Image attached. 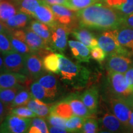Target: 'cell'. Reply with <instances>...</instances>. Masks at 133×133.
Segmentation results:
<instances>
[{"label":"cell","instance_id":"cell-1","mask_svg":"<svg viewBox=\"0 0 133 133\" xmlns=\"http://www.w3.org/2000/svg\"><path fill=\"white\" fill-rule=\"evenodd\" d=\"M124 16L107 4L99 3L76 11L79 27L97 30L118 29L122 25Z\"/></svg>","mask_w":133,"mask_h":133},{"label":"cell","instance_id":"cell-2","mask_svg":"<svg viewBox=\"0 0 133 133\" xmlns=\"http://www.w3.org/2000/svg\"><path fill=\"white\" fill-rule=\"evenodd\" d=\"M59 74L61 79L67 86L75 90H80L91 81V72L87 68L68 59L63 54H59Z\"/></svg>","mask_w":133,"mask_h":133},{"label":"cell","instance_id":"cell-3","mask_svg":"<svg viewBox=\"0 0 133 133\" xmlns=\"http://www.w3.org/2000/svg\"><path fill=\"white\" fill-rule=\"evenodd\" d=\"M107 82L109 96L123 99L131 107L133 103V89L126 81L124 75L108 71Z\"/></svg>","mask_w":133,"mask_h":133},{"label":"cell","instance_id":"cell-4","mask_svg":"<svg viewBox=\"0 0 133 133\" xmlns=\"http://www.w3.org/2000/svg\"><path fill=\"white\" fill-rule=\"evenodd\" d=\"M98 44L107 54H120L131 57V55L119 44L116 36V30H109L102 31L98 36Z\"/></svg>","mask_w":133,"mask_h":133},{"label":"cell","instance_id":"cell-5","mask_svg":"<svg viewBox=\"0 0 133 133\" xmlns=\"http://www.w3.org/2000/svg\"><path fill=\"white\" fill-rule=\"evenodd\" d=\"M31 121V118L21 117L9 114L0 125V132H28Z\"/></svg>","mask_w":133,"mask_h":133},{"label":"cell","instance_id":"cell-6","mask_svg":"<svg viewBox=\"0 0 133 133\" xmlns=\"http://www.w3.org/2000/svg\"><path fill=\"white\" fill-rule=\"evenodd\" d=\"M108 101L111 112L119 119L128 131V127L132 110L130 105L123 99L112 96H109Z\"/></svg>","mask_w":133,"mask_h":133},{"label":"cell","instance_id":"cell-7","mask_svg":"<svg viewBox=\"0 0 133 133\" xmlns=\"http://www.w3.org/2000/svg\"><path fill=\"white\" fill-rule=\"evenodd\" d=\"M54 13L56 21L61 25H64L71 30L78 28L76 11H73L65 6L61 4L49 5Z\"/></svg>","mask_w":133,"mask_h":133},{"label":"cell","instance_id":"cell-8","mask_svg":"<svg viewBox=\"0 0 133 133\" xmlns=\"http://www.w3.org/2000/svg\"><path fill=\"white\" fill-rule=\"evenodd\" d=\"M50 29L51 30V49L52 51L64 52L67 46L68 36L72 31L71 29L59 23Z\"/></svg>","mask_w":133,"mask_h":133},{"label":"cell","instance_id":"cell-9","mask_svg":"<svg viewBox=\"0 0 133 133\" xmlns=\"http://www.w3.org/2000/svg\"><path fill=\"white\" fill-rule=\"evenodd\" d=\"M22 74L35 80L46 74L42 58L35 53H30L25 57L24 69Z\"/></svg>","mask_w":133,"mask_h":133},{"label":"cell","instance_id":"cell-10","mask_svg":"<svg viewBox=\"0 0 133 133\" xmlns=\"http://www.w3.org/2000/svg\"><path fill=\"white\" fill-rule=\"evenodd\" d=\"M33 81L22 73L3 71L0 73V89L12 88L19 84L29 88Z\"/></svg>","mask_w":133,"mask_h":133},{"label":"cell","instance_id":"cell-11","mask_svg":"<svg viewBox=\"0 0 133 133\" xmlns=\"http://www.w3.org/2000/svg\"><path fill=\"white\" fill-rule=\"evenodd\" d=\"M25 32L26 43L31 52L35 53L39 57L43 58L48 53L52 52V50L46 41L31 30L29 26L26 28Z\"/></svg>","mask_w":133,"mask_h":133},{"label":"cell","instance_id":"cell-12","mask_svg":"<svg viewBox=\"0 0 133 133\" xmlns=\"http://www.w3.org/2000/svg\"><path fill=\"white\" fill-rule=\"evenodd\" d=\"M133 64L129 56L120 54H109L105 62L107 71L123 74Z\"/></svg>","mask_w":133,"mask_h":133},{"label":"cell","instance_id":"cell-13","mask_svg":"<svg viewBox=\"0 0 133 133\" xmlns=\"http://www.w3.org/2000/svg\"><path fill=\"white\" fill-rule=\"evenodd\" d=\"M100 127L101 130L109 132H124L126 130L119 120L112 112L105 108L100 118Z\"/></svg>","mask_w":133,"mask_h":133},{"label":"cell","instance_id":"cell-14","mask_svg":"<svg viewBox=\"0 0 133 133\" xmlns=\"http://www.w3.org/2000/svg\"><path fill=\"white\" fill-rule=\"evenodd\" d=\"M25 57V55L20 54L16 51L3 55V71L22 74L24 69Z\"/></svg>","mask_w":133,"mask_h":133},{"label":"cell","instance_id":"cell-15","mask_svg":"<svg viewBox=\"0 0 133 133\" xmlns=\"http://www.w3.org/2000/svg\"><path fill=\"white\" fill-rule=\"evenodd\" d=\"M8 35L14 51L23 55L31 53L26 43L25 30L20 29L12 30L8 31Z\"/></svg>","mask_w":133,"mask_h":133},{"label":"cell","instance_id":"cell-16","mask_svg":"<svg viewBox=\"0 0 133 133\" xmlns=\"http://www.w3.org/2000/svg\"><path fill=\"white\" fill-rule=\"evenodd\" d=\"M33 17L35 18L40 22L46 24L49 27H52L58 23L49 5L43 1L36 8Z\"/></svg>","mask_w":133,"mask_h":133},{"label":"cell","instance_id":"cell-17","mask_svg":"<svg viewBox=\"0 0 133 133\" xmlns=\"http://www.w3.org/2000/svg\"><path fill=\"white\" fill-rule=\"evenodd\" d=\"M37 81L47 91L51 101L59 95V83L54 75L44 74L37 79Z\"/></svg>","mask_w":133,"mask_h":133},{"label":"cell","instance_id":"cell-18","mask_svg":"<svg viewBox=\"0 0 133 133\" xmlns=\"http://www.w3.org/2000/svg\"><path fill=\"white\" fill-rule=\"evenodd\" d=\"M79 97L93 114L97 113L99 105V90L96 86L88 88L79 96Z\"/></svg>","mask_w":133,"mask_h":133},{"label":"cell","instance_id":"cell-19","mask_svg":"<svg viewBox=\"0 0 133 133\" xmlns=\"http://www.w3.org/2000/svg\"><path fill=\"white\" fill-rule=\"evenodd\" d=\"M68 43L73 56L79 62H89L91 57L89 48L79 41L70 40Z\"/></svg>","mask_w":133,"mask_h":133},{"label":"cell","instance_id":"cell-20","mask_svg":"<svg viewBox=\"0 0 133 133\" xmlns=\"http://www.w3.org/2000/svg\"><path fill=\"white\" fill-rule=\"evenodd\" d=\"M116 36L120 45L129 53L133 55V29L121 26L116 29Z\"/></svg>","mask_w":133,"mask_h":133},{"label":"cell","instance_id":"cell-21","mask_svg":"<svg viewBox=\"0 0 133 133\" xmlns=\"http://www.w3.org/2000/svg\"><path fill=\"white\" fill-rule=\"evenodd\" d=\"M71 106L73 112L75 115L81 117H91L94 114L89 110L81 101L79 96L73 94L64 99Z\"/></svg>","mask_w":133,"mask_h":133},{"label":"cell","instance_id":"cell-22","mask_svg":"<svg viewBox=\"0 0 133 133\" xmlns=\"http://www.w3.org/2000/svg\"><path fill=\"white\" fill-rule=\"evenodd\" d=\"M71 33L75 39L83 43L90 49L99 46L97 38H96L94 34L87 29L81 27L77 28L74 30Z\"/></svg>","mask_w":133,"mask_h":133},{"label":"cell","instance_id":"cell-23","mask_svg":"<svg viewBox=\"0 0 133 133\" xmlns=\"http://www.w3.org/2000/svg\"><path fill=\"white\" fill-rule=\"evenodd\" d=\"M52 105L48 104L41 100L32 98L26 104V107L35 113L37 116H39L43 118H46L50 114Z\"/></svg>","mask_w":133,"mask_h":133},{"label":"cell","instance_id":"cell-24","mask_svg":"<svg viewBox=\"0 0 133 133\" xmlns=\"http://www.w3.org/2000/svg\"><path fill=\"white\" fill-rule=\"evenodd\" d=\"M30 17L29 15L20 12L10 17L4 23L9 30L23 29L29 24L30 19Z\"/></svg>","mask_w":133,"mask_h":133},{"label":"cell","instance_id":"cell-25","mask_svg":"<svg viewBox=\"0 0 133 133\" xmlns=\"http://www.w3.org/2000/svg\"><path fill=\"white\" fill-rule=\"evenodd\" d=\"M29 27L31 30L44 39L51 48V30L49 26L38 21H33L30 24Z\"/></svg>","mask_w":133,"mask_h":133},{"label":"cell","instance_id":"cell-26","mask_svg":"<svg viewBox=\"0 0 133 133\" xmlns=\"http://www.w3.org/2000/svg\"><path fill=\"white\" fill-rule=\"evenodd\" d=\"M110 7L118 11L124 16L133 13V0H105Z\"/></svg>","mask_w":133,"mask_h":133},{"label":"cell","instance_id":"cell-27","mask_svg":"<svg viewBox=\"0 0 133 133\" xmlns=\"http://www.w3.org/2000/svg\"><path fill=\"white\" fill-rule=\"evenodd\" d=\"M20 12L33 17L35 10L42 0H12Z\"/></svg>","mask_w":133,"mask_h":133},{"label":"cell","instance_id":"cell-28","mask_svg":"<svg viewBox=\"0 0 133 133\" xmlns=\"http://www.w3.org/2000/svg\"><path fill=\"white\" fill-rule=\"evenodd\" d=\"M42 61L46 71L52 74H59V54L52 52L48 53L42 58Z\"/></svg>","mask_w":133,"mask_h":133},{"label":"cell","instance_id":"cell-29","mask_svg":"<svg viewBox=\"0 0 133 133\" xmlns=\"http://www.w3.org/2000/svg\"><path fill=\"white\" fill-rule=\"evenodd\" d=\"M65 119L75 115L70 104L64 99L57 104L52 105L51 112Z\"/></svg>","mask_w":133,"mask_h":133},{"label":"cell","instance_id":"cell-30","mask_svg":"<svg viewBox=\"0 0 133 133\" xmlns=\"http://www.w3.org/2000/svg\"><path fill=\"white\" fill-rule=\"evenodd\" d=\"M17 8L12 0L0 1V21L5 22L17 13Z\"/></svg>","mask_w":133,"mask_h":133},{"label":"cell","instance_id":"cell-31","mask_svg":"<svg viewBox=\"0 0 133 133\" xmlns=\"http://www.w3.org/2000/svg\"><path fill=\"white\" fill-rule=\"evenodd\" d=\"M24 88L25 87L21 84H19L12 88L0 89V100L11 109V104L17 94Z\"/></svg>","mask_w":133,"mask_h":133},{"label":"cell","instance_id":"cell-32","mask_svg":"<svg viewBox=\"0 0 133 133\" xmlns=\"http://www.w3.org/2000/svg\"><path fill=\"white\" fill-rule=\"evenodd\" d=\"M29 90L33 98L41 100L44 102H50L51 99L47 91L37 81H33L29 87Z\"/></svg>","mask_w":133,"mask_h":133},{"label":"cell","instance_id":"cell-33","mask_svg":"<svg viewBox=\"0 0 133 133\" xmlns=\"http://www.w3.org/2000/svg\"><path fill=\"white\" fill-rule=\"evenodd\" d=\"M33 97L31 96L29 88H24L17 94L15 97L14 101L11 104V109L13 108L21 107V106L26 105L28 102L32 99Z\"/></svg>","mask_w":133,"mask_h":133},{"label":"cell","instance_id":"cell-34","mask_svg":"<svg viewBox=\"0 0 133 133\" xmlns=\"http://www.w3.org/2000/svg\"><path fill=\"white\" fill-rule=\"evenodd\" d=\"M86 118V117L74 115L66 120L65 128L69 132H81Z\"/></svg>","mask_w":133,"mask_h":133},{"label":"cell","instance_id":"cell-35","mask_svg":"<svg viewBox=\"0 0 133 133\" xmlns=\"http://www.w3.org/2000/svg\"><path fill=\"white\" fill-rule=\"evenodd\" d=\"M100 1L99 0H66L65 6L73 11H77Z\"/></svg>","mask_w":133,"mask_h":133},{"label":"cell","instance_id":"cell-36","mask_svg":"<svg viewBox=\"0 0 133 133\" xmlns=\"http://www.w3.org/2000/svg\"><path fill=\"white\" fill-rule=\"evenodd\" d=\"M98 132H99V124L97 119L93 116L86 118L81 132L96 133Z\"/></svg>","mask_w":133,"mask_h":133},{"label":"cell","instance_id":"cell-37","mask_svg":"<svg viewBox=\"0 0 133 133\" xmlns=\"http://www.w3.org/2000/svg\"><path fill=\"white\" fill-rule=\"evenodd\" d=\"M14 51L10 41L8 32L0 33V54L5 55Z\"/></svg>","mask_w":133,"mask_h":133},{"label":"cell","instance_id":"cell-38","mask_svg":"<svg viewBox=\"0 0 133 133\" xmlns=\"http://www.w3.org/2000/svg\"><path fill=\"white\" fill-rule=\"evenodd\" d=\"M10 114L24 118H34L37 116L35 113L33 112L26 106V107L21 106V107L13 108L11 110Z\"/></svg>","mask_w":133,"mask_h":133},{"label":"cell","instance_id":"cell-39","mask_svg":"<svg viewBox=\"0 0 133 133\" xmlns=\"http://www.w3.org/2000/svg\"><path fill=\"white\" fill-rule=\"evenodd\" d=\"M46 119L49 125L65 128V122L66 120L65 119L62 118L52 113H50Z\"/></svg>","mask_w":133,"mask_h":133},{"label":"cell","instance_id":"cell-40","mask_svg":"<svg viewBox=\"0 0 133 133\" xmlns=\"http://www.w3.org/2000/svg\"><path fill=\"white\" fill-rule=\"evenodd\" d=\"M91 57L99 63L104 62L107 57V53L99 46L92 48L91 49Z\"/></svg>","mask_w":133,"mask_h":133},{"label":"cell","instance_id":"cell-41","mask_svg":"<svg viewBox=\"0 0 133 133\" xmlns=\"http://www.w3.org/2000/svg\"><path fill=\"white\" fill-rule=\"evenodd\" d=\"M30 125L38 128L41 131V133L49 132V129H48L46 121H44V118L39 117V116H38V117L36 116V117H34L33 119H31Z\"/></svg>","mask_w":133,"mask_h":133},{"label":"cell","instance_id":"cell-42","mask_svg":"<svg viewBox=\"0 0 133 133\" xmlns=\"http://www.w3.org/2000/svg\"><path fill=\"white\" fill-rule=\"evenodd\" d=\"M11 109L9 107L4 104L0 100V125L4 120L6 117L10 114Z\"/></svg>","mask_w":133,"mask_h":133},{"label":"cell","instance_id":"cell-43","mask_svg":"<svg viewBox=\"0 0 133 133\" xmlns=\"http://www.w3.org/2000/svg\"><path fill=\"white\" fill-rule=\"evenodd\" d=\"M126 81L129 86L133 89V64L127 71L124 73Z\"/></svg>","mask_w":133,"mask_h":133},{"label":"cell","instance_id":"cell-44","mask_svg":"<svg viewBox=\"0 0 133 133\" xmlns=\"http://www.w3.org/2000/svg\"><path fill=\"white\" fill-rule=\"evenodd\" d=\"M133 29V13L124 16L122 25Z\"/></svg>","mask_w":133,"mask_h":133},{"label":"cell","instance_id":"cell-45","mask_svg":"<svg viewBox=\"0 0 133 133\" xmlns=\"http://www.w3.org/2000/svg\"><path fill=\"white\" fill-rule=\"evenodd\" d=\"M49 132L52 133H65L68 132L67 129L64 128L57 127V126H49Z\"/></svg>","mask_w":133,"mask_h":133},{"label":"cell","instance_id":"cell-46","mask_svg":"<svg viewBox=\"0 0 133 133\" xmlns=\"http://www.w3.org/2000/svg\"><path fill=\"white\" fill-rule=\"evenodd\" d=\"M42 1L49 5L61 4L65 6L66 3V0H42Z\"/></svg>","mask_w":133,"mask_h":133},{"label":"cell","instance_id":"cell-47","mask_svg":"<svg viewBox=\"0 0 133 133\" xmlns=\"http://www.w3.org/2000/svg\"><path fill=\"white\" fill-rule=\"evenodd\" d=\"M9 31V29L4 22L0 21V33L8 32Z\"/></svg>","mask_w":133,"mask_h":133},{"label":"cell","instance_id":"cell-48","mask_svg":"<svg viewBox=\"0 0 133 133\" xmlns=\"http://www.w3.org/2000/svg\"><path fill=\"white\" fill-rule=\"evenodd\" d=\"M128 129V131H133V112H132V110H131V112L130 118H129Z\"/></svg>","mask_w":133,"mask_h":133},{"label":"cell","instance_id":"cell-49","mask_svg":"<svg viewBox=\"0 0 133 133\" xmlns=\"http://www.w3.org/2000/svg\"><path fill=\"white\" fill-rule=\"evenodd\" d=\"M4 70V66H3V59L0 55V73Z\"/></svg>","mask_w":133,"mask_h":133},{"label":"cell","instance_id":"cell-50","mask_svg":"<svg viewBox=\"0 0 133 133\" xmlns=\"http://www.w3.org/2000/svg\"><path fill=\"white\" fill-rule=\"evenodd\" d=\"M131 110H132V111H133V103H132V104L131 105Z\"/></svg>","mask_w":133,"mask_h":133},{"label":"cell","instance_id":"cell-51","mask_svg":"<svg viewBox=\"0 0 133 133\" xmlns=\"http://www.w3.org/2000/svg\"><path fill=\"white\" fill-rule=\"evenodd\" d=\"M100 1H105V0H99Z\"/></svg>","mask_w":133,"mask_h":133},{"label":"cell","instance_id":"cell-52","mask_svg":"<svg viewBox=\"0 0 133 133\" xmlns=\"http://www.w3.org/2000/svg\"><path fill=\"white\" fill-rule=\"evenodd\" d=\"M3 1V0H0V1Z\"/></svg>","mask_w":133,"mask_h":133}]
</instances>
